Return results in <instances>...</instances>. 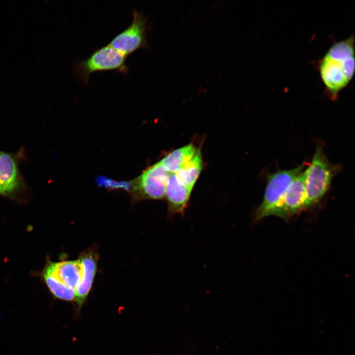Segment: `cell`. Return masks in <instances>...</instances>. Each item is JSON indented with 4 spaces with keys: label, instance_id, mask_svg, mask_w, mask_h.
Instances as JSON below:
<instances>
[{
    "label": "cell",
    "instance_id": "obj_1",
    "mask_svg": "<svg viewBox=\"0 0 355 355\" xmlns=\"http://www.w3.org/2000/svg\"><path fill=\"white\" fill-rule=\"evenodd\" d=\"M355 38L353 35L334 43L319 64L320 78L328 96L335 100L351 82L354 74Z\"/></svg>",
    "mask_w": 355,
    "mask_h": 355
},
{
    "label": "cell",
    "instance_id": "obj_2",
    "mask_svg": "<svg viewBox=\"0 0 355 355\" xmlns=\"http://www.w3.org/2000/svg\"><path fill=\"white\" fill-rule=\"evenodd\" d=\"M339 166L331 164L318 146L311 164L304 171L307 208L318 203L328 190Z\"/></svg>",
    "mask_w": 355,
    "mask_h": 355
},
{
    "label": "cell",
    "instance_id": "obj_3",
    "mask_svg": "<svg viewBox=\"0 0 355 355\" xmlns=\"http://www.w3.org/2000/svg\"><path fill=\"white\" fill-rule=\"evenodd\" d=\"M305 166L304 163L294 169L278 171L269 175L263 200L255 213V220L269 215L276 216L287 187L304 171Z\"/></svg>",
    "mask_w": 355,
    "mask_h": 355
},
{
    "label": "cell",
    "instance_id": "obj_4",
    "mask_svg": "<svg viewBox=\"0 0 355 355\" xmlns=\"http://www.w3.org/2000/svg\"><path fill=\"white\" fill-rule=\"evenodd\" d=\"M126 57L109 45L102 47L77 64L76 74L86 83L90 74L94 72L116 71L126 73L128 70Z\"/></svg>",
    "mask_w": 355,
    "mask_h": 355
},
{
    "label": "cell",
    "instance_id": "obj_5",
    "mask_svg": "<svg viewBox=\"0 0 355 355\" xmlns=\"http://www.w3.org/2000/svg\"><path fill=\"white\" fill-rule=\"evenodd\" d=\"M169 173L159 161L131 181V189L141 198L162 199L165 197Z\"/></svg>",
    "mask_w": 355,
    "mask_h": 355
},
{
    "label": "cell",
    "instance_id": "obj_6",
    "mask_svg": "<svg viewBox=\"0 0 355 355\" xmlns=\"http://www.w3.org/2000/svg\"><path fill=\"white\" fill-rule=\"evenodd\" d=\"M146 17L133 10L131 24L116 35L108 45L127 57L137 49L146 46Z\"/></svg>",
    "mask_w": 355,
    "mask_h": 355
},
{
    "label": "cell",
    "instance_id": "obj_7",
    "mask_svg": "<svg viewBox=\"0 0 355 355\" xmlns=\"http://www.w3.org/2000/svg\"><path fill=\"white\" fill-rule=\"evenodd\" d=\"M306 209L307 207L304 171L289 185L276 216L287 219Z\"/></svg>",
    "mask_w": 355,
    "mask_h": 355
},
{
    "label": "cell",
    "instance_id": "obj_8",
    "mask_svg": "<svg viewBox=\"0 0 355 355\" xmlns=\"http://www.w3.org/2000/svg\"><path fill=\"white\" fill-rule=\"evenodd\" d=\"M192 190L179 183L175 173H169L165 198L168 202V217L170 219L177 214L184 216Z\"/></svg>",
    "mask_w": 355,
    "mask_h": 355
},
{
    "label": "cell",
    "instance_id": "obj_9",
    "mask_svg": "<svg viewBox=\"0 0 355 355\" xmlns=\"http://www.w3.org/2000/svg\"><path fill=\"white\" fill-rule=\"evenodd\" d=\"M59 282L75 290L82 275V266L79 259L76 260L51 262L44 270Z\"/></svg>",
    "mask_w": 355,
    "mask_h": 355
},
{
    "label": "cell",
    "instance_id": "obj_10",
    "mask_svg": "<svg viewBox=\"0 0 355 355\" xmlns=\"http://www.w3.org/2000/svg\"><path fill=\"white\" fill-rule=\"evenodd\" d=\"M79 259L82 266V275L80 281L74 290V300L80 307L91 289L97 265L95 256L90 252L84 254Z\"/></svg>",
    "mask_w": 355,
    "mask_h": 355
},
{
    "label": "cell",
    "instance_id": "obj_11",
    "mask_svg": "<svg viewBox=\"0 0 355 355\" xmlns=\"http://www.w3.org/2000/svg\"><path fill=\"white\" fill-rule=\"evenodd\" d=\"M17 169L13 158L0 152V194L8 195L18 186Z\"/></svg>",
    "mask_w": 355,
    "mask_h": 355
},
{
    "label": "cell",
    "instance_id": "obj_12",
    "mask_svg": "<svg viewBox=\"0 0 355 355\" xmlns=\"http://www.w3.org/2000/svg\"><path fill=\"white\" fill-rule=\"evenodd\" d=\"M202 162L201 149L197 148L193 157L175 173L178 182L193 189L201 172Z\"/></svg>",
    "mask_w": 355,
    "mask_h": 355
},
{
    "label": "cell",
    "instance_id": "obj_13",
    "mask_svg": "<svg viewBox=\"0 0 355 355\" xmlns=\"http://www.w3.org/2000/svg\"><path fill=\"white\" fill-rule=\"evenodd\" d=\"M196 149L192 143H189L173 150L159 162L169 173H175L193 157Z\"/></svg>",
    "mask_w": 355,
    "mask_h": 355
},
{
    "label": "cell",
    "instance_id": "obj_14",
    "mask_svg": "<svg viewBox=\"0 0 355 355\" xmlns=\"http://www.w3.org/2000/svg\"><path fill=\"white\" fill-rule=\"evenodd\" d=\"M43 277L48 288L56 298L65 300H74V290L59 282L49 274L43 271Z\"/></svg>",
    "mask_w": 355,
    "mask_h": 355
},
{
    "label": "cell",
    "instance_id": "obj_15",
    "mask_svg": "<svg viewBox=\"0 0 355 355\" xmlns=\"http://www.w3.org/2000/svg\"><path fill=\"white\" fill-rule=\"evenodd\" d=\"M95 180L97 184L99 186L110 189H124L126 190H131L132 186L131 181H118L104 176H99Z\"/></svg>",
    "mask_w": 355,
    "mask_h": 355
}]
</instances>
